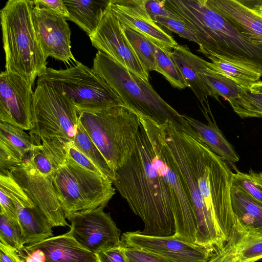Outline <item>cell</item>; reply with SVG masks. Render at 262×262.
<instances>
[{"mask_svg":"<svg viewBox=\"0 0 262 262\" xmlns=\"http://www.w3.org/2000/svg\"><path fill=\"white\" fill-rule=\"evenodd\" d=\"M137 114L141 126L136 147L130 158L115 171L113 184L143 222L140 233L155 237L173 236L196 243V222L191 204L161 125Z\"/></svg>","mask_w":262,"mask_h":262,"instance_id":"6da1fadb","label":"cell"},{"mask_svg":"<svg viewBox=\"0 0 262 262\" xmlns=\"http://www.w3.org/2000/svg\"><path fill=\"white\" fill-rule=\"evenodd\" d=\"M161 126L191 204L196 222V244L219 250L236 223L230 195L233 172L224 159L201 141L169 122Z\"/></svg>","mask_w":262,"mask_h":262,"instance_id":"7a4b0ae2","label":"cell"},{"mask_svg":"<svg viewBox=\"0 0 262 262\" xmlns=\"http://www.w3.org/2000/svg\"><path fill=\"white\" fill-rule=\"evenodd\" d=\"M169 9L193 32L199 46L198 52L262 75V43L237 29L206 0H173Z\"/></svg>","mask_w":262,"mask_h":262,"instance_id":"3957f363","label":"cell"},{"mask_svg":"<svg viewBox=\"0 0 262 262\" xmlns=\"http://www.w3.org/2000/svg\"><path fill=\"white\" fill-rule=\"evenodd\" d=\"M119 96L124 105L159 124L169 122L176 128L200 141L183 116L164 101L149 81L131 72L98 51L92 68Z\"/></svg>","mask_w":262,"mask_h":262,"instance_id":"277c9868","label":"cell"},{"mask_svg":"<svg viewBox=\"0 0 262 262\" xmlns=\"http://www.w3.org/2000/svg\"><path fill=\"white\" fill-rule=\"evenodd\" d=\"M0 17L6 70L21 76L33 85L47 62L35 30L31 1H8Z\"/></svg>","mask_w":262,"mask_h":262,"instance_id":"5b68a950","label":"cell"},{"mask_svg":"<svg viewBox=\"0 0 262 262\" xmlns=\"http://www.w3.org/2000/svg\"><path fill=\"white\" fill-rule=\"evenodd\" d=\"M79 120L115 172L130 158L141 121L125 105L78 112Z\"/></svg>","mask_w":262,"mask_h":262,"instance_id":"8992f818","label":"cell"},{"mask_svg":"<svg viewBox=\"0 0 262 262\" xmlns=\"http://www.w3.org/2000/svg\"><path fill=\"white\" fill-rule=\"evenodd\" d=\"M51 179L68 220L77 212L106 206L116 192L110 179L84 169L69 158Z\"/></svg>","mask_w":262,"mask_h":262,"instance_id":"52a82bcc","label":"cell"},{"mask_svg":"<svg viewBox=\"0 0 262 262\" xmlns=\"http://www.w3.org/2000/svg\"><path fill=\"white\" fill-rule=\"evenodd\" d=\"M43 83L58 89L69 98L78 112L125 105L92 69L78 61L66 69L47 67L38 77L37 84Z\"/></svg>","mask_w":262,"mask_h":262,"instance_id":"ba28073f","label":"cell"},{"mask_svg":"<svg viewBox=\"0 0 262 262\" xmlns=\"http://www.w3.org/2000/svg\"><path fill=\"white\" fill-rule=\"evenodd\" d=\"M33 127L29 134L73 141L79 123L72 101L50 85L37 84L33 96Z\"/></svg>","mask_w":262,"mask_h":262,"instance_id":"9c48e42d","label":"cell"},{"mask_svg":"<svg viewBox=\"0 0 262 262\" xmlns=\"http://www.w3.org/2000/svg\"><path fill=\"white\" fill-rule=\"evenodd\" d=\"M105 207L77 212L69 219V233L81 246L95 254L121 245L120 230L110 214L104 211Z\"/></svg>","mask_w":262,"mask_h":262,"instance_id":"30bf717a","label":"cell"},{"mask_svg":"<svg viewBox=\"0 0 262 262\" xmlns=\"http://www.w3.org/2000/svg\"><path fill=\"white\" fill-rule=\"evenodd\" d=\"M121 245L147 251L169 262H207L217 250L211 246L185 242L173 236L145 235L139 230L122 233Z\"/></svg>","mask_w":262,"mask_h":262,"instance_id":"8fae6325","label":"cell"},{"mask_svg":"<svg viewBox=\"0 0 262 262\" xmlns=\"http://www.w3.org/2000/svg\"><path fill=\"white\" fill-rule=\"evenodd\" d=\"M92 45L140 78L149 81V73L142 67L122 31L121 24L109 4L96 30L89 35Z\"/></svg>","mask_w":262,"mask_h":262,"instance_id":"7c38bea8","label":"cell"},{"mask_svg":"<svg viewBox=\"0 0 262 262\" xmlns=\"http://www.w3.org/2000/svg\"><path fill=\"white\" fill-rule=\"evenodd\" d=\"M33 85L21 76L5 70L0 74V122L24 130L33 127Z\"/></svg>","mask_w":262,"mask_h":262,"instance_id":"4fadbf2b","label":"cell"},{"mask_svg":"<svg viewBox=\"0 0 262 262\" xmlns=\"http://www.w3.org/2000/svg\"><path fill=\"white\" fill-rule=\"evenodd\" d=\"M33 24L38 41L47 59L51 57L70 65L77 61L71 51V30L67 19L31 1Z\"/></svg>","mask_w":262,"mask_h":262,"instance_id":"5bb4252c","label":"cell"},{"mask_svg":"<svg viewBox=\"0 0 262 262\" xmlns=\"http://www.w3.org/2000/svg\"><path fill=\"white\" fill-rule=\"evenodd\" d=\"M10 173L41 210L53 227L70 226L66 220L51 177L41 174L27 162L13 168Z\"/></svg>","mask_w":262,"mask_h":262,"instance_id":"9a60e30c","label":"cell"},{"mask_svg":"<svg viewBox=\"0 0 262 262\" xmlns=\"http://www.w3.org/2000/svg\"><path fill=\"white\" fill-rule=\"evenodd\" d=\"M18 253L25 262H98L97 255L81 246L69 232L25 246Z\"/></svg>","mask_w":262,"mask_h":262,"instance_id":"2e32d148","label":"cell"},{"mask_svg":"<svg viewBox=\"0 0 262 262\" xmlns=\"http://www.w3.org/2000/svg\"><path fill=\"white\" fill-rule=\"evenodd\" d=\"M109 6L122 26L135 30L169 50L178 45L172 36L151 18L145 7V0H110Z\"/></svg>","mask_w":262,"mask_h":262,"instance_id":"e0dca14e","label":"cell"},{"mask_svg":"<svg viewBox=\"0 0 262 262\" xmlns=\"http://www.w3.org/2000/svg\"><path fill=\"white\" fill-rule=\"evenodd\" d=\"M262 259V233L236 220L228 239L207 262H256Z\"/></svg>","mask_w":262,"mask_h":262,"instance_id":"ac0fdd59","label":"cell"},{"mask_svg":"<svg viewBox=\"0 0 262 262\" xmlns=\"http://www.w3.org/2000/svg\"><path fill=\"white\" fill-rule=\"evenodd\" d=\"M170 55L202 108L209 106L208 96H210V91L201 77L202 73L210 69L209 62L192 53L186 45H177Z\"/></svg>","mask_w":262,"mask_h":262,"instance_id":"d6986e66","label":"cell"},{"mask_svg":"<svg viewBox=\"0 0 262 262\" xmlns=\"http://www.w3.org/2000/svg\"><path fill=\"white\" fill-rule=\"evenodd\" d=\"M228 22L252 39L262 43V17L242 1L206 0Z\"/></svg>","mask_w":262,"mask_h":262,"instance_id":"ffe728a7","label":"cell"},{"mask_svg":"<svg viewBox=\"0 0 262 262\" xmlns=\"http://www.w3.org/2000/svg\"><path fill=\"white\" fill-rule=\"evenodd\" d=\"M189 126L198 134L200 140L213 152L232 165L239 157L231 144L223 135L214 117H208L205 124L198 120L183 114Z\"/></svg>","mask_w":262,"mask_h":262,"instance_id":"44dd1931","label":"cell"},{"mask_svg":"<svg viewBox=\"0 0 262 262\" xmlns=\"http://www.w3.org/2000/svg\"><path fill=\"white\" fill-rule=\"evenodd\" d=\"M13 203L17 209L18 221L25 246L54 236L53 226L35 204L21 205Z\"/></svg>","mask_w":262,"mask_h":262,"instance_id":"7402d4cb","label":"cell"},{"mask_svg":"<svg viewBox=\"0 0 262 262\" xmlns=\"http://www.w3.org/2000/svg\"><path fill=\"white\" fill-rule=\"evenodd\" d=\"M68 10V19L76 24L88 35L96 29L110 0H63Z\"/></svg>","mask_w":262,"mask_h":262,"instance_id":"603a6c76","label":"cell"},{"mask_svg":"<svg viewBox=\"0 0 262 262\" xmlns=\"http://www.w3.org/2000/svg\"><path fill=\"white\" fill-rule=\"evenodd\" d=\"M230 195L236 219L248 229L262 233V204L233 182Z\"/></svg>","mask_w":262,"mask_h":262,"instance_id":"cb8c5ba5","label":"cell"},{"mask_svg":"<svg viewBox=\"0 0 262 262\" xmlns=\"http://www.w3.org/2000/svg\"><path fill=\"white\" fill-rule=\"evenodd\" d=\"M122 28L128 43L143 68L148 73L152 71L159 73L152 40L135 30L126 27Z\"/></svg>","mask_w":262,"mask_h":262,"instance_id":"d4e9b609","label":"cell"},{"mask_svg":"<svg viewBox=\"0 0 262 262\" xmlns=\"http://www.w3.org/2000/svg\"><path fill=\"white\" fill-rule=\"evenodd\" d=\"M212 61L209 62L210 69L219 73L234 81L243 88H251L259 81L261 74L245 67L230 62L215 55L207 56Z\"/></svg>","mask_w":262,"mask_h":262,"instance_id":"484cf974","label":"cell"},{"mask_svg":"<svg viewBox=\"0 0 262 262\" xmlns=\"http://www.w3.org/2000/svg\"><path fill=\"white\" fill-rule=\"evenodd\" d=\"M0 142L7 146L24 163L27 161L34 146L29 134L18 126L5 122H0Z\"/></svg>","mask_w":262,"mask_h":262,"instance_id":"4316f807","label":"cell"},{"mask_svg":"<svg viewBox=\"0 0 262 262\" xmlns=\"http://www.w3.org/2000/svg\"><path fill=\"white\" fill-rule=\"evenodd\" d=\"M72 142L77 149L92 161L105 177L113 181L114 172L79 120Z\"/></svg>","mask_w":262,"mask_h":262,"instance_id":"83f0119b","label":"cell"},{"mask_svg":"<svg viewBox=\"0 0 262 262\" xmlns=\"http://www.w3.org/2000/svg\"><path fill=\"white\" fill-rule=\"evenodd\" d=\"M201 77L209 90L210 97L220 103L219 96L229 103L238 98L240 86L231 79L210 69L202 73Z\"/></svg>","mask_w":262,"mask_h":262,"instance_id":"f1b7e54d","label":"cell"},{"mask_svg":"<svg viewBox=\"0 0 262 262\" xmlns=\"http://www.w3.org/2000/svg\"><path fill=\"white\" fill-rule=\"evenodd\" d=\"M154 42L156 60L160 71L159 73L163 75L171 86L175 88L182 90L188 87V85L171 58L170 50Z\"/></svg>","mask_w":262,"mask_h":262,"instance_id":"f546056e","label":"cell"},{"mask_svg":"<svg viewBox=\"0 0 262 262\" xmlns=\"http://www.w3.org/2000/svg\"><path fill=\"white\" fill-rule=\"evenodd\" d=\"M230 104L242 118H262V93L254 92L251 88L239 86L238 98Z\"/></svg>","mask_w":262,"mask_h":262,"instance_id":"4dcf8cb0","label":"cell"},{"mask_svg":"<svg viewBox=\"0 0 262 262\" xmlns=\"http://www.w3.org/2000/svg\"><path fill=\"white\" fill-rule=\"evenodd\" d=\"M0 243L19 252L25 246L18 222L0 214Z\"/></svg>","mask_w":262,"mask_h":262,"instance_id":"1f68e13d","label":"cell"},{"mask_svg":"<svg viewBox=\"0 0 262 262\" xmlns=\"http://www.w3.org/2000/svg\"><path fill=\"white\" fill-rule=\"evenodd\" d=\"M232 177L233 184L262 204V172L250 169L248 172L244 173L236 169Z\"/></svg>","mask_w":262,"mask_h":262,"instance_id":"d6a6232c","label":"cell"},{"mask_svg":"<svg viewBox=\"0 0 262 262\" xmlns=\"http://www.w3.org/2000/svg\"><path fill=\"white\" fill-rule=\"evenodd\" d=\"M29 135L32 138L34 146L26 162L32 165L41 174L51 177L56 170L50 160L42 151L38 138L34 135Z\"/></svg>","mask_w":262,"mask_h":262,"instance_id":"836d02e7","label":"cell"},{"mask_svg":"<svg viewBox=\"0 0 262 262\" xmlns=\"http://www.w3.org/2000/svg\"><path fill=\"white\" fill-rule=\"evenodd\" d=\"M155 21L161 28H165L168 30L178 34L181 37L198 43L193 32L180 17L174 18L157 16L155 17Z\"/></svg>","mask_w":262,"mask_h":262,"instance_id":"e575fe53","label":"cell"},{"mask_svg":"<svg viewBox=\"0 0 262 262\" xmlns=\"http://www.w3.org/2000/svg\"><path fill=\"white\" fill-rule=\"evenodd\" d=\"M23 163L21 159L0 142V175H7L12 169Z\"/></svg>","mask_w":262,"mask_h":262,"instance_id":"d590c367","label":"cell"},{"mask_svg":"<svg viewBox=\"0 0 262 262\" xmlns=\"http://www.w3.org/2000/svg\"><path fill=\"white\" fill-rule=\"evenodd\" d=\"M67 157L75 161L84 169L105 177L92 161L74 145L72 141H70L68 143Z\"/></svg>","mask_w":262,"mask_h":262,"instance_id":"8d00e7d4","label":"cell"},{"mask_svg":"<svg viewBox=\"0 0 262 262\" xmlns=\"http://www.w3.org/2000/svg\"><path fill=\"white\" fill-rule=\"evenodd\" d=\"M124 247L129 262H169L164 258L147 251L132 247Z\"/></svg>","mask_w":262,"mask_h":262,"instance_id":"74e56055","label":"cell"},{"mask_svg":"<svg viewBox=\"0 0 262 262\" xmlns=\"http://www.w3.org/2000/svg\"><path fill=\"white\" fill-rule=\"evenodd\" d=\"M98 262H129L125 247L120 245L96 254Z\"/></svg>","mask_w":262,"mask_h":262,"instance_id":"f35d334b","label":"cell"},{"mask_svg":"<svg viewBox=\"0 0 262 262\" xmlns=\"http://www.w3.org/2000/svg\"><path fill=\"white\" fill-rule=\"evenodd\" d=\"M165 0L154 1L145 0V7L150 16L155 21L157 16L179 18L180 17L168 10L165 6Z\"/></svg>","mask_w":262,"mask_h":262,"instance_id":"ab89813d","label":"cell"},{"mask_svg":"<svg viewBox=\"0 0 262 262\" xmlns=\"http://www.w3.org/2000/svg\"><path fill=\"white\" fill-rule=\"evenodd\" d=\"M0 214L11 220L18 221L17 212L15 204L6 192L2 188H0Z\"/></svg>","mask_w":262,"mask_h":262,"instance_id":"60d3db41","label":"cell"},{"mask_svg":"<svg viewBox=\"0 0 262 262\" xmlns=\"http://www.w3.org/2000/svg\"><path fill=\"white\" fill-rule=\"evenodd\" d=\"M34 1L40 7L51 10L64 17L67 19L69 17V12L63 0H35Z\"/></svg>","mask_w":262,"mask_h":262,"instance_id":"b9f144b4","label":"cell"},{"mask_svg":"<svg viewBox=\"0 0 262 262\" xmlns=\"http://www.w3.org/2000/svg\"><path fill=\"white\" fill-rule=\"evenodd\" d=\"M0 262H25V261L14 249L0 243Z\"/></svg>","mask_w":262,"mask_h":262,"instance_id":"7bdbcfd3","label":"cell"},{"mask_svg":"<svg viewBox=\"0 0 262 262\" xmlns=\"http://www.w3.org/2000/svg\"><path fill=\"white\" fill-rule=\"evenodd\" d=\"M254 4L249 7L255 13L262 17V1H252Z\"/></svg>","mask_w":262,"mask_h":262,"instance_id":"ee69618b","label":"cell"},{"mask_svg":"<svg viewBox=\"0 0 262 262\" xmlns=\"http://www.w3.org/2000/svg\"><path fill=\"white\" fill-rule=\"evenodd\" d=\"M251 89L254 92L262 93V81H258L254 83L251 86Z\"/></svg>","mask_w":262,"mask_h":262,"instance_id":"f6af8a7d","label":"cell"}]
</instances>
